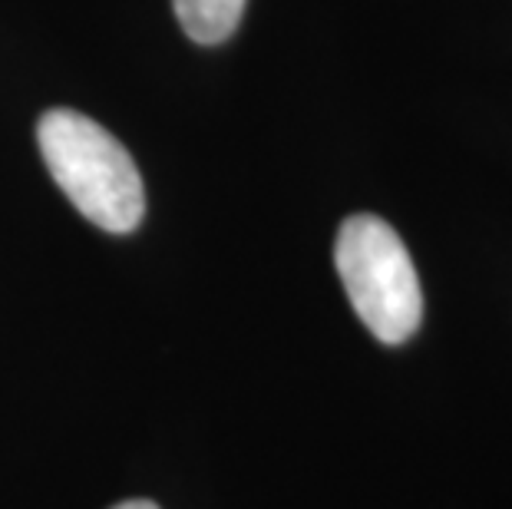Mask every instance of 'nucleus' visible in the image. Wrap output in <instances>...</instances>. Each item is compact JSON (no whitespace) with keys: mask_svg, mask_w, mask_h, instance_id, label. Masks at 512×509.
<instances>
[{"mask_svg":"<svg viewBox=\"0 0 512 509\" xmlns=\"http://www.w3.org/2000/svg\"><path fill=\"white\" fill-rule=\"evenodd\" d=\"M113 509H159L156 503H149V500H129V503H119Z\"/></svg>","mask_w":512,"mask_h":509,"instance_id":"obj_4","label":"nucleus"},{"mask_svg":"<svg viewBox=\"0 0 512 509\" xmlns=\"http://www.w3.org/2000/svg\"><path fill=\"white\" fill-rule=\"evenodd\" d=\"M334 265L364 328L384 344H403L420 328L423 291L407 245L377 215H351L334 245Z\"/></svg>","mask_w":512,"mask_h":509,"instance_id":"obj_2","label":"nucleus"},{"mask_svg":"<svg viewBox=\"0 0 512 509\" xmlns=\"http://www.w3.org/2000/svg\"><path fill=\"white\" fill-rule=\"evenodd\" d=\"M37 143L63 196L93 225L126 235L143 222V179L110 129L76 110H50L40 116Z\"/></svg>","mask_w":512,"mask_h":509,"instance_id":"obj_1","label":"nucleus"},{"mask_svg":"<svg viewBox=\"0 0 512 509\" xmlns=\"http://www.w3.org/2000/svg\"><path fill=\"white\" fill-rule=\"evenodd\" d=\"M172 7L195 43H222L235 34L245 0H172Z\"/></svg>","mask_w":512,"mask_h":509,"instance_id":"obj_3","label":"nucleus"}]
</instances>
